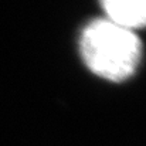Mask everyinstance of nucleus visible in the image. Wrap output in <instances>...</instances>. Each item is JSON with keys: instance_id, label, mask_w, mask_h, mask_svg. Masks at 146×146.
Returning a JSON list of instances; mask_svg holds the SVG:
<instances>
[{"instance_id": "obj_1", "label": "nucleus", "mask_w": 146, "mask_h": 146, "mask_svg": "<svg viewBox=\"0 0 146 146\" xmlns=\"http://www.w3.org/2000/svg\"><path fill=\"white\" fill-rule=\"evenodd\" d=\"M80 51L94 74L109 81H123L141 62L142 43L135 30L101 17L84 27Z\"/></svg>"}, {"instance_id": "obj_2", "label": "nucleus", "mask_w": 146, "mask_h": 146, "mask_svg": "<svg viewBox=\"0 0 146 146\" xmlns=\"http://www.w3.org/2000/svg\"><path fill=\"white\" fill-rule=\"evenodd\" d=\"M105 17L136 30L146 26V0H101Z\"/></svg>"}]
</instances>
